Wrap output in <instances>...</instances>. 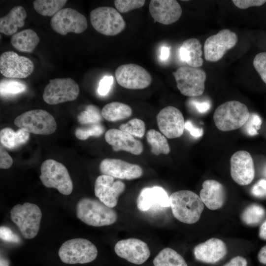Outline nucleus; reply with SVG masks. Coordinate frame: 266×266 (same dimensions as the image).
Here are the masks:
<instances>
[{"mask_svg": "<svg viewBox=\"0 0 266 266\" xmlns=\"http://www.w3.org/2000/svg\"><path fill=\"white\" fill-rule=\"evenodd\" d=\"M0 237L1 239L7 242L18 243L20 240L19 237L13 233L10 228L3 226L0 228Z\"/></svg>", "mask_w": 266, "mask_h": 266, "instance_id": "nucleus-43", "label": "nucleus"}, {"mask_svg": "<svg viewBox=\"0 0 266 266\" xmlns=\"http://www.w3.org/2000/svg\"><path fill=\"white\" fill-rule=\"evenodd\" d=\"M50 25L53 31L62 35H66L68 33H83L87 28L88 23L84 15L75 9L65 8L52 17Z\"/></svg>", "mask_w": 266, "mask_h": 266, "instance_id": "nucleus-11", "label": "nucleus"}, {"mask_svg": "<svg viewBox=\"0 0 266 266\" xmlns=\"http://www.w3.org/2000/svg\"><path fill=\"white\" fill-rule=\"evenodd\" d=\"M112 76H105L100 81L98 88V92L101 96H105L109 92L113 83Z\"/></svg>", "mask_w": 266, "mask_h": 266, "instance_id": "nucleus-42", "label": "nucleus"}, {"mask_svg": "<svg viewBox=\"0 0 266 266\" xmlns=\"http://www.w3.org/2000/svg\"><path fill=\"white\" fill-rule=\"evenodd\" d=\"M105 130L100 123L87 124L85 127L77 128L75 131L76 137L81 140H85L90 136L99 137Z\"/></svg>", "mask_w": 266, "mask_h": 266, "instance_id": "nucleus-36", "label": "nucleus"}, {"mask_svg": "<svg viewBox=\"0 0 266 266\" xmlns=\"http://www.w3.org/2000/svg\"><path fill=\"white\" fill-rule=\"evenodd\" d=\"M119 129L137 137H142L145 132L144 122L141 119L133 118L121 125Z\"/></svg>", "mask_w": 266, "mask_h": 266, "instance_id": "nucleus-37", "label": "nucleus"}, {"mask_svg": "<svg viewBox=\"0 0 266 266\" xmlns=\"http://www.w3.org/2000/svg\"><path fill=\"white\" fill-rule=\"evenodd\" d=\"M238 41L236 33L229 29H223L208 37L204 44L205 59L215 62L221 59L226 52L234 47Z\"/></svg>", "mask_w": 266, "mask_h": 266, "instance_id": "nucleus-13", "label": "nucleus"}, {"mask_svg": "<svg viewBox=\"0 0 266 266\" xmlns=\"http://www.w3.org/2000/svg\"><path fill=\"white\" fill-rule=\"evenodd\" d=\"M79 92L78 84L72 78H55L45 87L43 99L48 104H57L76 100Z\"/></svg>", "mask_w": 266, "mask_h": 266, "instance_id": "nucleus-10", "label": "nucleus"}, {"mask_svg": "<svg viewBox=\"0 0 266 266\" xmlns=\"http://www.w3.org/2000/svg\"><path fill=\"white\" fill-rule=\"evenodd\" d=\"M58 255L61 260L66 264H84L93 261L97 257L96 246L85 238L67 240L60 247Z\"/></svg>", "mask_w": 266, "mask_h": 266, "instance_id": "nucleus-6", "label": "nucleus"}, {"mask_svg": "<svg viewBox=\"0 0 266 266\" xmlns=\"http://www.w3.org/2000/svg\"><path fill=\"white\" fill-rule=\"evenodd\" d=\"M40 42L37 33L32 29H26L13 34L10 40L12 45L17 50L31 53Z\"/></svg>", "mask_w": 266, "mask_h": 266, "instance_id": "nucleus-27", "label": "nucleus"}, {"mask_svg": "<svg viewBox=\"0 0 266 266\" xmlns=\"http://www.w3.org/2000/svg\"><path fill=\"white\" fill-rule=\"evenodd\" d=\"M231 175L233 179L238 185H247L255 177V168L253 158L246 151L234 153L230 159Z\"/></svg>", "mask_w": 266, "mask_h": 266, "instance_id": "nucleus-17", "label": "nucleus"}, {"mask_svg": "<svg viewBox=\"0 0 266 266\" xmlns=\"http://www.w3.org/2000/svg\"><path fill=\"white\" fill-rule=\"evenodd\" d=\"M10 264L9 261L6 258L0 256V266H9Z\"/></svg>", "mask_w": 266, "mask_h": 266, "instance_id": "nucleus-52", "label": "nucleus"}, {"mask_svg": "<svg viewBox=\"0 0 266 266\" xmlns=\"http://www.w3.org/2000/svg\"><path fill=\"white\" fill-rule=\"evenodd\" d=\"M104 138L116 152L124 150L133 155H139L143 150V145L139 140L120 129L108 130L105 133Z\"/></svg>", "mask_w": 266, "mask_h": 266, "instance_id": "nucleus-21", "label": "nucleus"}, {"mask_svg": "<svg viewBox=\"0 0 266 266\" xmlns=\"http://www.w3.org/2000/svg\"><path fill=\"white\" fill-rule=\"evenodd\" d=\"M264 175L266 178V166H265L263 170Z\"/></svg>", "mask_w": 266, "mask_h": 266, "instance_id": "nucleus-53", "label": "nucleus"}, {"mask_svg": "<svg viewBox=\"0 0 266 266\" xmlns=\"http://www.w3.org/2000/svg\"><path fill=\"white\" fill-rule=\"evenodd\" d=\"M137 207L141 211H146L153 206L161 207L170 206L169 197L162 187L154 186L142 189L136 200Z\"/></svg>", "mask_w": 266, "mask_h": 266, "instance_id": "nucleus-23", "label": "nucleus"}, {"mask_svg": "<svg viewBox=\"0 0 266 266\" xmlns=\"http://www.w3.org/2000/svg\"><path fill=\"white\" fill-rule=\"evenodd\" d=\"M102 117L101 112L97 107L88 105L78 114L77 119L80 124L87 125L100 123Z\"/></svg>", "mask_w": 266, "mask_h": 266, "instance_id": "nucleus-35", "label": "nucleus"}, {"mask_svg": "<svg viewBox=\"0 0 266 266\" xmlns=\"http://www.w3.org/2000/svg\"><path fill=\"white\" fill-rule=\"evenodd\" d=\"M40 179L47 188H55L62 194L69 195L73 190V183L66 167L53 159L44 161L40 167Z\"/></svg>", "mask_w": 266, "mask_h": 266, "instance_id": "nucleus-5", "label": "nucleus"}, {"mask_svg": "<svg viewBox=\"0 0 266 266\" xmlns=\"http://www.w3.org/2000/svg\"><path fill=\"white\" fill-rule=\"evenodd\" d=\"M90 16L93 27L105 35H116L126 27L125 21L121 14L112 7H97L91 11Z\"/></svg>", "mask_w": 266, "mask_h": 266, "instance_id": "nucleus-9", "label": "nucleus"}, {"mask_svg": "<svg viewBox=\"0 0 266 266\" xmlns=\"http://www.w3.org/2000/svg\"><path fill=\"white\" fill-rule=\"evenodd\" d=\"M26 85L20 80L3 79L0 83V96H7L20 94L25 91Z\"/></svg>", "mask_w": 266, "mask_h": 266, "instance_id": "nucleus-34", "label": "nucleus"}, {"mask_svg": "<svg viewBox=\"0 0 266 266\" xmlns=\"http://www.w3.org/2000/svg\"><path fill=\"white\" fill-rule=\"evenodd\" d=\"M170 49L167 46H163L161 49L160 58L162 61H166L169 58Z\"/></svg>", "mask_w": 266, "mask_h": 266, "instance_id": "nucleus-50", "label": "nucleus"}, {"mask_svg": "<svg viewBox=\"0 0 266 266\" xmlns=\"http://www.w3.org/2000/svg\"><path fill=\"white\" fill-rule=\"evenodd\" d=\"M26 17V11L22 6L13 7L0 18V32L6 35H13L17 33L18 28L24 26Z\"/></svg>", "mask_w": 266, "mask_h": 266, "instance_id": "nucleus-25", "label": "nucleus"}, {"mask_svg": "<svg viewBox=\"0 0 266 266\" xmlns=\"http://www.w3.org/2000/svg\"><path fill=\"white\" fill-rule=\"evenodd\" d=\"M77 217L84 223L93 227L112 225L117 219V214L99 199L85 197L80 200L76 206Z\"/></svg>", "mask_w": 266, "mask_h": 266, "instance_id": "nucleus-2", "label": "nucleus"}, {"mask_svg": "<svg viewBox=\"0 0 266 266\" xmlns=\"http://www.w3.org/2000/svg\"><path fill=\"white\" fill-rule=\"evenodd\" d=\"M172 74L177 88L183 95L194 97L203 93L206 74L203 69L185 66L179 67Z\"/></svg>", "mask_w": 266, "mask_h": 266, "instance_id": "nucleus-8", "label": "nucleus"}, {"mask_svg": "<svg viewBox=\"0 0 266 266\" xmlns=\"http://www.w3.org/2000/svg\"><path fill=\"white\" fill-rule=\"evenodd\" d=\"M232 1L237 7L240 9L260 6L266 2V0H233Z\"/></svg>", "mask_w": 266, "mask_h": 266, "instance_id": "nucleus-44", "label": "nucleus"}, {"mask_svg": "<svg viewBox=\"0 0 266 266\" xmlns=\"http://www.w3.org/2000/svg\"><path fill=\"white\" fill-rule=\"evenodd\" d=\"M227 253L225 243L221 239L212 238L197 245L194 249L196 259L206 264H215Z\"/></svg>", "mask_w": 266, "mask_h": 266, "instance_id": "nucleus-22", "label": "nucleus"}, {"mask_svg": "<svg viewBox=\"0 0 266 266\" xmlns=\"http://www.w3.org/2000/svg\"><path fill=\"white\" fill-rule=\"evenodd\" d=\"M262 120L260 117L257 114H250V117L247 121L246 131L247 134L250 136H254L258 134V130L261 128Z\"/></svg>", "mask_w": 266, "mask_h": 266, "instance_id": "nucleus-40", "label": "nucleus"}, {"mask_svg": "<svg viewBox=\"0 0 266 266\" xmlns=\"http://www.w3.org/2000/svg\"><path fill=\"white\" fill-rule=\"evenodd\" d=\"M100 170L102 174L126 180L138 178L143 173L139 166L113 158L103 159L100 163Z\"/></svg>", "mask_w": 266, "mask_h": 266, "instance_id": "nucleus-19", "label": "nucleus"}, {"mask_svg": "<svg viewBox=\"0 0 266 266\" xmlns=\"http://www.w3.org/2000/svg\"><path fill=\"white\" fill-rule=\"evenodd\" d=\"M253 64L263 81L266 84V52L258 53L255 57Z\"/></svg>", "mask_w": 266, "mask_h": 266, "instance_id": "nucleus-39", "label": "nucleus"}, {"mask_svg": "<svg viewBox=\"0 0 266 266\" xmlns=\"http://www.w3.org/2000/svg\"><path fill=\"white\" fill-rule=\"evenodd\" d=\"M146 139L151 146V152L154 155H166L170 152V147L166 136L156 130H149L146 134Z\"/></svg>", "mask_w": 266, "mask_h": 266, "instance_id": "nucleus-31", "label": "nucleus"}, {"mask_svg": "<svg viewBox=\"0 0 266 266\" xmlns=\"http://www.w3.org/2000/svg\"><path fill=\"white\" fill-rule=\"evenodd\" d=\"M154 266H188L183 257L170 248L162 249L153 260Z\"/></svg>", "mask_w": 266, "mask_h": 266, "instance_id": "nucleus-30", "label": "nucleus"}, {"mask_svg": "<svg viewBox=\"0 0 266 266\" xmlns=\"http://www.w3.org/2000/svg\"><path fill=\"white\" fill-rule=\"evenodd\" d=\"M66 0H35L33 2L35 10L44 16H53L66 4Z\"/></svg>", "mask_w": 266, "mask_h": 266, "instance_id": "nucleus-32", "label": "nucleus"}, {"mask_svg": "<svg viewBox=\"0 0 266 266\" xmlns=\"http://www.w3.org/2000/svg\"><path fill=\"white\" fill-rule=\"evenodd\" d=\"M250 115L245 104L237 100H230L216 109L213 120L217 129L227 132L241 128L247 123Z\"/></svg>", "mask_w": 266, "mask_h": 266, "instance_id": "nucleus-3", "label": "nucleus"}, {"mask_svg": "<svg viewBox=\"0 0 266 266\" xmlns=\"http://www.w3.org/2000/svg\"><path fill=\"white\" fill-rule=\"evenodd\" d=\"M264 208L257 204H252L247 206L241 214L243 222L249 226H256L259 224L266 216Z\"/></svg>", "mask_w": 266, "mask_h": 266, "instance_id": "nucleus-33", "label": "nucleus"}, {"mask_svg": "<svg viewBox=\"0 0 266 266\" xmlns=\"http://www.w3.org/2000/svg\"><path fill=\"white\" fill-rule=\"evenodd\" d=\"M198 112L200 113H204L207 112L210 108V104L208 101L200 102L193 100L191 102Z\"/></svg>", "mask_w": 266, "mask_h": 266, "instance_id": "nucleus-47", "label": "nucleus"}, {"mask_svg": "<svg viewBox=\"0 0 266 266\" xmlns=\"http://www.w3.org/2000/svg\"><path fill=\"white\" fill-rule=\"evenodd\" d=\"M156 120L160 131L166 137L172 139L183 134L185 122L178 108L172 106L163 108L157 114Z\"/></svg>", "mask_w": 266, "mask_h": 266, "instance_id": "nucleus-15", "label": "nucleus"}, {"mask_svg": "<svg viewBox=\"0 0 266 266\" xmlns=\"http://www.w3.org/2000/svg\"><path fill=\"white\" fill-rule=\"evenodd\" d=\"M10 219L17 226L22 236L32 239L37 234L42 218L40 208L35 204H17L10 211Z\"/></svg>", "mask_w": 266, "mask_h": 266, "instance_id": "nucleus-4", "label": "nucleus"}, {"mask_svg": "<svg viewBox=\"0 0 266 266\" xmlns=\"http://www.w3.org/2000/svg\"><path fill=\"white\" fill-rule=\"evenodd\" d=\"M114 1L115 7L121 13L142 7L145 2L144 0H115Z\"/></svg>", "mask_w": 266, "mask_h": 266, "instance_id": "nucleus-38", "label": "nucleus"}, {"mask_svg": "<svg viewBox=\"0 0 266 266\" xmlns=\"http://www.w3.org/2000/svg\"><path fill=\"white\" fill-rule=\"evenodd\" d=\"M201 48V44L197 38H191L184 41L179 49L180 59L192 67L201 66L203 63Z\"/></svg>", "mask_w": 266, "mask_h": 266, "instance_id": "nucleus-26", "label": "nucleus"}, {"mask_svg": "<svg viewBox=\"0 0 266 266\" xmlns=\"http://www.w3.org/2000/svg\"><path fill=\"white\" fill-rule=\"evenodd\" d=\"M14 123L20 129L35 134L49 135L57 129V123L53 116L42 109L26 111L17 116Z\"/></svg>", "mask_w": 266, "mask_h": 266, "instance_id": "nucleus-7", "label": "nucleus"}, {"mask_svg": "<svg viewBox=\"0 0 266 266\" xmlns=\"http://www.w3.org/2000/svg\"><path fill=\"white\" fill-rule=\"evenodd\" d=\"M115 75L121 86L132 90L146 88L152 80L151 75L144 68L134 64L119 66L115 70Z\"/></svg>", "mask_w": 266, "mask_h": 266, "instance_id": "nucleus-12", "label": "nucleus"}, {"mask_svg": "<svg viewBox=\"0 0 266 266\" xmlns=\"http://www.w3.org/2000/svg\"><path fill=\"white\" fill-rule=\"evenodd\" d=\"M223 266H247V262L244 258L238 256L232 258Z\"/></svg>", "mask_w": 266, "mask_h": 266, "instance_id": "nucleus-48", "label": "nucleus"}, {"mask_svg": "<svg viewBox=\"0 0 266 266\" xmlns=\"http://www.w3.org/2000/svg\"><path fill=\"white\" fill-rule=\"evenodd\" d=\"M202 186L200 197L203 204L211 210L220 208L223 205L226 198L223 185L214 180H207L203 182Z\"/></svg>", "mask_w": 266, "mask_h": 266, "instance_id": "nucleus-24", "label": "nucleus"}, {"mask_svg": "<svg viewBox=\"0 0 266 266\" xmlns=\"http://www.w3.org/2000/svg\"><path fill=\"white\" fill-rule=\"evenodd\" d=\"M101 113L102 117L107 121L116 122L130 117L132 114V109L125 103L113 101L104 105Z\"/></svg>", "mask_w": 266, "mask_h": 266, "instance_id": "nucleus-29", "label": "nucleus"}, {"mask_svg": "<svg viewBox=\"0 0 266 266\" xmlns=\"http://www.w3.org/2000/svg\"><path fill=\"white\" fill-rule=\"evenodd\" d=\"M13 164V160L3 147L0 144V168L1 169H8L11 167Z\"/></svg>", "mask_w": 266, "mask_h": 266, "instance_id": "nucleus-45", "label": "nucleus"}, {"mask_svg": "<svg viewBox=\"0 0 266 266\" xmlns=\"http://www.w3.org/2000/svg\"><path fill=\"white\" fill-rule=\"evenodd\" d=\"M125 187L123 182L115 181L114 177L102 174L96 180L95 195L102 203L113 208L117 205L119 197L124 192Z\"/></svg>", "mask_w": 266, "mask_h": 266, "instance_id": "nucleus-16", "label": "nucleus"}, {"mask_svg": "<svg viewBox=\"0 0 266 266\" xmlns=\"http://www.w3.org/2000/svg\"><path fill=\"white\" fill-rule=\"evenodd\" d=\"M149 9L154 21L164 25L175 23L182 13L180 5L175 0H152Z\"/></svg>", "mask_w": 266, "mask_h": 266, "instance_id": "nucleus-20", "label": "nucleus"}, {"mask_svg": "<svg viewBox=\"0 0 266 266\" xmlns=\"http://www.w3.org/2000/svg\"><path fill=\"white\" fill-rule=\"evenodd\" d=\"M173 216L179 221L193 224L199 221L204 209L200 196L189 190H180L169 196Z\"/></svg>", "mask_w": 266, "mask_h": 266, "instance_id": "nucleus-1", "label": "nucleus"}, {"mask_svg": "<svg viewBox=\"0 0 266 266\" xmlns=\"http://www.w3.org/2000/svg\"><path fill=\"white\" fill-rule=\"evenodd\" d=\"M259 235L262 239L266 240V221H264L261 225Z\"/></svg>", "mask_w": 266, "mask_h": 266, "instance_id": "nucleus-51", "label": "nucleus"}, {"mask_svg": "<svg viewBox=\"0 0 266 266\" xmlns=\"http://www.w3.org/2000/svg\"><path fill=\"white\" fill-rule=\"evenodd\" d=\"M33 69V63L30 59L19 56L15 52L6 51L0 56V72L6 78H25L30 76Z\"/></svg>", "mask_w": 266, "mask_h": 266, "instance_id": "nucleus-14", "label": "nucleus"}, {"mask_svg": "<svg viewBox=\"0 0 266 266\" xmlns=\"http://www.w3.org/2000/svg\"><path fill=\"white\" fill-rule=\"evenodd\" d=\"M29 136L30 133L22 129L15 132L11 128H5L0 132L1 144L10 149L16 148L26 143Z\"/></svg>", "mask_w": 266, "mask_h": 266, "instance_id": "nucleus-28", "label": "nucleus"}, {"mask_svg": "<svg viewBox=\"0 0 266 266\" xmlns=\"http://www.w3.org/2000/svg\"><path fill=\"white\" fill-rule=\"evenodd\" d=\"M258 259L261 263L266 265V245L263 246L259 251Z\"/></svg>", "mask_w": 266, "mask_h": 266, "instance_id": "nucleus-49", "label": "nucleus"}, {"mask_svg": "<svg viewBox=\"0 0 266 266\" xmlns=\"http://www.w3.org/2000/svg\"><path fill=\"white\" fill-rule=\"evenodd\" d=\"M185 129L187 130L190 134L195 138L200 137L203 134V129L195 126L192 122L189 120L185 122Z\"/></svg>", "mask_w": 266, "mask_h": 266, "instance_id": "nucleus-46", "label": "nucleus"}, {"mask_svg": "<svg viewBox=\"0 0 266 266\" xmlns=\"http://www.w3.org/2000/svg\"><path fill=\"white\" fill-rule=\"evenodd\" d=\"M251 192L252 195L256 198L266 197V179H261L258 180L252 187Z\"/></svg>", "mask_w": 266, "mask_h": 266, "instance_id": "nucleus-41", "label": "nucleus"}, {"mask_svg": "<svg viewBox=\"0 0 266 266\" xmlns=\"http://www.w3.org/2000/svg\"><path fill=\"white\" fill-rule=\"evenodd\" d=\"M114 251L119 257L136 265L143 264L150 255L147 244L143 241L135 238L119 241L114 246Z\"/></svg>", "mask_w": 266, "mask_h": 266, "instance_id": "nucleus-18", "label": "nucleus"}]
</instances>
